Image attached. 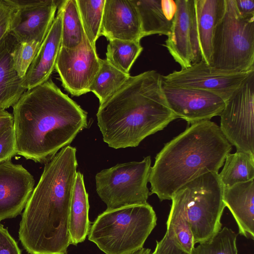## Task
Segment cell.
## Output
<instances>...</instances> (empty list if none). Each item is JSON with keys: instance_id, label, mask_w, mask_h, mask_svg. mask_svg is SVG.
Instances as JSON below:
<instances>
[{"instance_id": "1", "label": "cell", "mask_w": 254, "mask_h": 254, "mask_svg": "<svg viewBox=\"0 0 254 254\" xmlns=\"http://www.w3.org/2000/svg\"><path fill=\"white\" fill-rule=\"evenodd\" d=\"M67 145L45 164L22 213L21 243L29 254H67L70 245L69 216L77 162Z\"/></svg>"}, {"instance_id": "2", "label": "cell", "mask_w": 254, "mask_h": 254, "mask_svg": "<svg viewBox=\"0 0 254 254\" xmlns=\"http://www.w3.org/2000/svg\"><path fill=\"white\" fill-rule=\"evenodd\" d=\"M17 154L46 164L87 126V113L51 78L12 107Z\"/></svg>"}, {"instance_id": "3", "label": "cell", "mask_w": 254, "mask_h": 254, "mask_svg": "<svg viewBox=\"0 0 254 254\" xmlns=\"http://www.w3.org/2000/svg\"><path fill=\"white\" fill-rule=\"evenodd\" d=\"M162 75L148 70L130 76L96 114L103 139L114 149L136 147L178 118L166 101Z\"/></svg>"}, {"instance_id": "4", "label": "cell", "mask_w": 254, "mask_h": 254, "mask_svg": "<svg viewBox=\"0 0 254 254\" xmlns=\"http://www.w3.org/2000/svg\"><path fill=\"white\" fill-rule=\"evenodd\" d=\"M232 149L219 126L210 120L190 125L164 144L151 167V194L171 200L180 188L208 172L218 173Z\"/></svg>"}, {"instance_id": "5", "label": "cell", "mask_w": 254, "mask_h": 254, "mask_svg": "<svg viewBox=\"0 0 254 254\" xmlns=\"http://www.w3.org/2000/svg\"><path fill=\"white\" fill-rule=\"evenodd\" d=\"M156 221L147 202L106 210L90 226L88 238L105 254H131L143 248Z\"/></svg>"}, {"instance_id": "6", "label": "cell", "mask_w": 254, "mask_h": 254, "mask_svg": "<svg viewBox=\"0 0 254 254\" xmlns=\"http://www.w3.org/2000/svg\"><path fill=\"white\" fill-rule=\"evenodd\" d=\"M224 13L213 35L211 66L236 72L254 70V16H243L235 0H225Z\"/></svg>"}, {"instance_id": "7", "label": "cell", "mask_w": 254, "mask_h": 254, "mask_svg": "<svg viewBox=\"0 0 254 254\" xmlns=\"http://www.w3.org/2000/svg\"><path fill=\"white\" fill-rule=\"evenodd\" d=\"M223 189L218 173L208 172L175 192L183 202L194 245L208 240L221 229Z\"/></svg>"}, {"instance_id": "8", "label": "cell", "mask_w": 254, "mask_h": 254, "mask_svg": "<svg viewBox=\"0 0 254 254\" xmlns=\"http://www.w3.org/2000/svg\"><path fill=\"white\" fill-rule=\"evenodd\" d=\"M151 161L148 156L141 161L118 164L96 174V191L106 210L147 202Z\"/></svg>"}, {"instance_id": "9", "label": "cell", "mask_w": 254, "mask_h": 254, "mask_svg": "<svg viewBox=\"0 0 254 254\" xmlns=\"http://www.w3.org/2000/svg\"><path fill=\"white\" fill-rule=\"evenodd\" d=\"M220 128L237 151L254 155V70L225 102Z\"/></svg>"}, {"instance_id": "10", "label": "cell", "mask_w": 254, "mask_h": 254, "mask_svg": "<svg viewBox=\"0 0 254 254\" xmlns=\"http://www.w3.org/2000/svg\"><path fill=\"white\" fill-rule=\"evenodd\" d=\"M254 70L242 72L225 70L201 61L188 68L162 75V79L170 85L207 91L226 102Z\"/></svg>"}, {"instance_id": "11", "label": "cell", "mask_w": 254, "mask_h": 254, "mask_svg": "<svg viewBox=\"0 0 254 254\" xmlns=\"http://www.w3.org/2000/svg\"><path fill=\"white\" fill-rule=\"evenodd\" d=\"M100 65L96 48L85 37L77 49L61 47L55 69L65 90L73 96H79L90 92Z\"/></svg>"}, {"instance_id": "12", "label": "cell", "mask_w": 254, "mask_h": 254, "mask_svg": "<svg viewBox=\"0 0 254 254\" xmlns=\"http://www.w3.org/2000/svg\"><path fill=\"white\" fill-rule=\"evenodd\" d=\"M177 10L163 45L182 68L201 61L196 30L195 0H176Z\"/></svg>"}, {"instance_id": "13", "label": "cell", "mask_w": 254, "mask_h": 254, "mask_svg": "<svg viewBox=\"0 0 254 254\" xmlns=\"http://www.w3.org/2000/svg\"><path fill=\"white\" fill-rule=\"evenodd\" d=\"M14 5L10 33L19 43H42L61 0H11Z\"/></svg>"}, {"instance_id": "14", "label": "cell", "mask_w": 254, "mask_h": 254, "mask_svg": "<svg viewBox=\"0 0 254 254\" xmlns=\"http://www.w3.org/2000/svg\"><path fill=\"white\" fill-rule=\"evenodd\" d=\"M163 90L167 103L178 116L192 124L220 116L225 102L207 91L174 86L163 81Z\"/></svg>"}, {"instance_id": "15", "label": "cell", "mask_w": 254, "mask_h": 254, "mask_svg": "<svg viewBox=\"0 0 254 254\" xmlns=\"http://www.w3.org/2000/svg\"><path fill=\"white\" fill-rule=\"evenodd\" d=\"M33 176L11 160L0 163V221L18 215L34 190Z\"/></svg>"}, {"instance_id": "16", "label": "cell", "mask_w": 254, "mask_h": 254, "mask_svg": "<svg viewBox=\"0 0 254 254\" xmlns=\"http://www.w3.org/2000/svg\"><path fill=\"white\" fill-rule=\"evenodd\" d=\"M101 36L108 41H140V21L132 0H105Z\"/></svg>"}, {"instance_id": "17", "label": "cell", "mask_w": 254, "mask_h": 254, "mask_svg": "<svg viewBox=\"0 0 254 254\" xmlns=\"http://www.w3.org/2000/svg\"><path fill=\"white\" fill-rule=\"evenodd\" d=\"M52 25L23 78L22 87L33 88L47 81L55 69L61 47L62 11L60 7Z\"/></svg>"}, {"instance_id": "18", "label": "cell", "mask_w": 254, "mask_h": 254, "mask_svg": "<svg viewBox=\"0 0 254 254\" xmlns=\"http://www.w3.org/2000/svg\"><path fill=\"white\" fill-rule=\"evenodd\" d=\"M223 201L236 221L239 234L254 238V180L224 188Z\"/></svg>"}, {"instance_id": "19", "label": "cell", "mask_w": 254, "mask_h": 254, "mask_svg": "<svg viewBox=\"0 0 254 254\" xmlns=\"http://www.w3.org/2000/svg\"><path fill=\"white\" fill-rule=\"evenodd\" d=\"M140 21L141 37L168 36L177 10L176 0H132Z\"/></svg>"}, {"instance_id": "20", "label": "cell", "mask_w": 254, "mask_h": 254, "mask_svg": "<svg viewBox=\"0 0 254 254\" xmlns=\"http://www.w3.org/2000/svg\"><path fill=\"white\" fill-rule=\"evenodd\" d=\"M17 43L9 33L0 47V110L13 107L26 91L13 66L12 54Z\"/></svg>"}, {"instance_id": "21", "label": "cell", "mask_w": 254, "mask_h": 254, "mask_svg": "<svg viewBox=\"0 0 254 254\" xmlns=\"http://www.w3.org/2000/svg\"><path fill=\"white\" fill-rule=\"evenodd\" d=\"M225 0H195L201 61L209 64L215 28L225 10Z\"/></svg>"}, {"instance_id": "22", "label": "cell", "mask_w": 254, "mask_h": 254, "mask_svg": "<svg viewBox=\"0 0 254 254\" xmlns=\"http://www.w3.org/2000/svg\"><path fill=\"white\" fill-rule=\"evenodd\" d=\"M89 204L83 174L77 172L71 201L69 227L70 245H77L84 241L88 236L90 223Z\"/></svg>"}, {"instance_id": "23", "label": "cell", "mask_w": 254, "mask_h": 254, "mask_svg": "<svg viewBox=\"0 0 254 254\" xmlns=\"http://www.w3.org/2000/svg\"><path fill=\"white\" fill-rule=\"evenodd\" d=\"M218 174L224 188L254 180V155L243 151L228 153Z\"/></svg>"}, {"instance_id": "24", "label": "cell", "mask_w": 254, "mask_h": 254, "mask_svg": "<svg viewBox=\"0 0 254 254\" xmlns=\"http://www.w3.org/2000/svg\"><path fill=\"white\" fill-rule=\"evenodd\" d=\"M58 7L62 14L61 47L77 49L82 45L86 36L76 0H61Z\"/></svg>"}, {"instance_id": "25", "label": "cell", "mask_w": 254, "mask_h": 254, "mask_svg": "<svg viewBox=\"0 0 254 254\" xmlns=\"http://www.w3.org/2000/svg\"><path fill=\"white\" fill-rule=\"evenodd\" d=\"M126 74L111 65L106 59H101L100 69L90 88L98 98L100 104L111 96L128 78Z\"/></svg>"}, {"instance_id": "26", "label": "cell", "mask_w": 254, "mask_h": 254, "mask_svg": "<svg viewBox=\"0 0 254 254\" xmlns=\"http://www.w3.org/2000/svg\"><path fill=\"white\" fill-rule=\"evenodd\" d=\"M143 50L139 41L114 39L107 45L106 60L114 67L126 74Z\"/></svg>"}, {"instance_id": "27", "label": "cell", "mask_w": 254, "mask_h": 254, "mask_svg": "<svg viewBox=\"0 0 254 254\" xmlns=\"http://www.w3.org/2000/svg\"><path fill=\"white\" fill-rule=\"evenodd\" d=\"M171 200L172 202L166 223L167 228L175 234L182 248L191 254L194 244L183 202L176 192L173 194Z\"/></svg>"}, {"instance_id": "28", "label": "cell", "mask_w": 254, "mask_h": 254, "mask_svg": "<svg viewBox=\"0 0 254 254\" xmlns=\"http://www.w3.org/2000/svg\"><path fill=\"white\" fill-rule=\"evenodd\" d=\"M105 0H76L86 38L94 48L100 36Z\"/></svg>"}, {"instance_id": "29", "label": "cell", "mask_w": 254, "mask_h": 254, "mask_svg": "<svg viewBox=\"0 0 254 254\" xmlns=\"http://www.w3.org/2000/svg\"><path fill=\"white\" fill-rule=\"evenodd\" d=\"M237 236L232 229L224 227L208 240L194 247L190 254H238Z\"/></svg>"}, {"instance_id": "30", "label": "cell", "mask_w": 254, "mask_h": 254, "mask_svg": "<svg viewBox=\"0 0 254 254\" xmlns=\"http://www.w3.org/2000/svg\"><path fill=\"white\" fill-rule=\"evenodd\" d=\"M42 43L37 41L19 43L16 44L12 54L14 69L23 78L34 60Z\"/></svg>"}, {"instance_id": "31", "label": "cell", "mask_w": 254, "mask_h": 254, "mask_svg": "<svg viewBox=\"0 0 254 254\" xmlns=\"http://www.w3.org/2000/svg\"><path fill=\"white\" fill-rule=\"evenodd\" d=\"M150 254H190L181 246L173 231L167 228L166 233L160 241H156L154 252Z\"/></svg>"}, {"instance_id": "32", "label": "cell", "mask_w": 254, "mask_h": 254, "mask_svg": "<svg viewBox=\"0 0 254 254\" xmlns=\"http://www.w3.org/2000/svg\"><path fill=\"white\" fill-rule=\"evenodd\" d=\"M16 154V139L13 126L0 134V163L11 160Z\"/></svg>"}, {"instance_id": "33", "label": "cell", "mask_w": 254, "mask_h": 254, "mask_svg": "<svg viewBox=\"0 0 254 254\" xmlns=\"http://www.w3.org/2000/svg\"><path fill=\"white\" fill-rule=\"evenodd\" d=\"M13 8L11 0H0V47L10 32Z\"/></svg>"}, {"instance_id": "34", "label": "cell", "mask_w": 254, "mask_h": 254, "mask_svg": "<svg viewBox=\"0 0 254 254\" xmlns=\"http://www.w3.org/2000/svg\"><path fill=\"white\" fill-rule=\"evenodd\" d=\"M0 254H21L14 239L6 229L0 224Z\"/></svg>"}, {"instance_id": "35", "label": "cell", "mask_w": 254, "mask_h": 254, "mask_svg": "<svg viewBox=\"0 0 254 254\" xmlns=\"http://www.w3.org/2000/svg\"><path fill=\"white\" fill-rule=\"evenodd\" d=\"M235 0L237 8L242 16H254V0Z\"/></svg>"}, {"instance_id": "36", "label": "cell", "mask_w": 254, "mask_h": 254, "mask_svg": "<svg viewBox=\"0 0 254 254\" xmlns=\"http://www.w3.org/2000/svg\"><path fill=\"white\" fill-rule=\"evenodd\" d=\"M13 126L12 114L5 110H0V134L6 129Z\"/></svg>"}, {"instance_id": "37", "label": "cell", "mask_w": 254, "mask_h": 254, "mask_svg": "<svg viewBox=\"0 0 254 254\" xmlns=\"http://www.w3.org/2000/svg\"><path fill=\"white\" fill-rule=\"evenodd\" d=\"M151 250L148 248H142L131 254H150Z\"/></svg>"}]
</instances>
